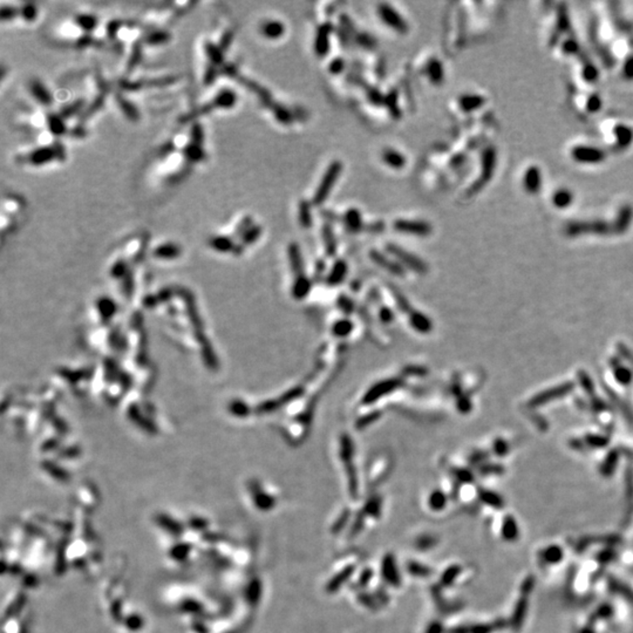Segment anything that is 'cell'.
I'll return each mask as SVG.
<instances>
[{"mask_svg":"<svg viewBox=\"0 0 633 633\" xmlns=\"http://www.w3.org/2000/svg\"><path fill=\"white\" fill-rule=\"evenodd\" d=\"M341 172H343V164L341 162L339 161H334L332 162L331 166L328 168L326 170L325 175L323 176L322 182H320L319 187L316 190L313 196V204L316 205H320L328 200L329 193L332 191L333 187H334L335 182L338 181L339 176H340Z\"/></svg>","mask_w":633,"mask_h":633,"instance_id":"cell-1","label":"cell"},{"mask_svg":"<svg viewBox=\"0 0 633 633\" xmlns=\"http://www.w3.org/2000/svg\"><path fill=\"white\" fill-rule=\"evenodd\" d=\"M379 16L383 23H386L389 27H392L393 29L401 33V34H406L409 29L408 24L405 22L404 18L388 4L379 5Z\"/></svg>","mask_w":633,"mask_h":633,"instance_id":"cell-2","label":"cell"},{"mask_svg":"<svg viewBox=\"0 0 633 633\" xmlns=\"http://www.w3.org/2000/svg\"><path fill=\"white\" fill-rule=\"evenodd\" d=\"M387 250H388L389 253H392L393 256L397 257L400 262H403V264L408 266V268L415 270L418 271L419 274H425L427 271V266L426 264L422 262L421 259H419L418 257L414 256V254L407 253L406 250L404 249L397 247L394 244H389L387 245Z\"/></svg>","mask_w":633,"mask_h":633,"instance_id":"cell-3","label":"cell"},{"mask_svg":"<svg viewBox=\"0 0 633 633\" xmlns=\"http://www.w3.org/2000/svg\"><path fill=\"white\" fill-rule=\"evenodd\" d=\"M394 229L400 232L410 233L415 236H428L431 232V227L427 222L424 221H410V220H398L394 223Z\"/></svg>","mask_w":633,"mask_h":633,"instance_id":"cell-4","label":"cell"},{"mask_svg":"<svg viewBox=\"0 0 633 633\" xmlns=\"http://www.w3.org/2000/svg\"><path fill=\"white\" fill-rule=\"evenodd\" d=\"M177 76H166L161 79H152V80H140V81H121V88L125 91H137V89L145 88V87H160L167 86L170 83H174L177 81Z\"/></svg>","mask_w":633,"mask_h":633,"instance_id":"cell-5","label":"cell"},{"mask_svg":"<svg viewBox=\"0 0 633 633\" xmlns=\"http://www.w3.org/2000/svg\"><path fill=\"white\" fill-rule=\"evenodd\" d=\"M332 33L331 24H324L318 28L314 40V51L319 58H324L329 52V37Z\"/></svg>","mask_w":633,"mask_h":633,"instance_id":"cell-6","label":"cell"},{"mask_svg":"<svg viewBox=\"0 0 633 633\" xmlns=\"http://www.w3.org/2000/svg\"><path fill=\"white\" fill-rule=\"evenodd\" d=\"M25 160L34 167L44 166V164L50 163L53 160H56L55 152H54L53 147H40V148L35 149V151L27 154Z\"/></svg>","mask_w":633,"mask_h":633,"instance_id":"cell-7","label":"cell"},{"mask_svg":"<svg viewBox=\"0 0 633 633\" xmlns=\"http://www.w3.org/2000/svg\"><path fill=\"white\" fill-rule=\"evenodd\" d=\"M29 89H31L32 95L44 106H51L53 102V98L49 92V89L44 86V83L40 80H32L29 83Z\"/></svg>","mask_w":633,"mask_h":633,"instance_id":"cell-8","label":"cell"},{"mask_svg":"<svg viewBox=\"0 0 633 633\" xmlns=\"http://www.w3.org/2000/svg\"><path fill=\"white\" fill-rule=\"evenodd\" d=\"M260 32L265 38L276 40L283 37L285 33V25L278 20H268L260 26Z\"/></svg>","mask_w":633,"mask_h":633,"instance_id":"cell-9","label":"cell"},{"mask_svg":"<svg viewBox=\"0 0 633 633\" xmlns=\"http://www.w3.org/2000/svg\"><path fill=\"white\" fill-rule=\"evenodd\" d=\"M214 100L216 104H217L218 109H230V108L236 106L237 94L229 88L222 89V91L217 93Z\"/></svg>","mask_w":633,"mask_h":633,"instance_id":"cell-10","label":"cell"},{"mask_svg":"<svg viewBox=\"0 0 633 633\" xmlns=\"http://www.w3.org/2000/svg\"><path fill=\"white\" fill-rule=\"evenodd\" d=\"M381 156H382L383 162L394 169H401L406 164V157L395 149L387 148L382 152Z\"/></svg>","mask_w":633,"mask_h":633,"instance_id":"cell-11","label":"cell"},{"mask_svg":"<svg viewBox=\"0 0 633 633\" xmlns=\"http://www.w3.org/2000/svg\"><path fill=\"white\" fill-rule=\"evenodd\" d=\"M183 154H184V157L187 158V161L190 162V163H197V162L205 160L206 157L203 147L193 142H189L185 145L184 148H183Z\"/></svg>","mask_w":633,"mask_h":633,"instance_id":"cell-12","label":"cell"},{"mask_svg":"<svg viewBox=\"0 0 633 633\" xmlns=\"http://www.w3.org/2000/svg\"><path fill=\"white\" fill-rule=\"evenodd\" d=\"M204 51H205L206 56L209 59V64L217 66V67H220L223 64L224 52L220 49L218 45L211 43V41H205L204 43Z\"/></svg>","mask_w":633,"mask_h":633,"instance_id":"cell-13","label":"cell"},{"mask_svg":"<svg viewBox=\"0 0 633 633\" xmlns=\"http://www.w3.org/2000/svg\"><path fill=\"white\" fill-rule=\"evenodd\" d=\"M115 100L118 102L119 107L121 108V110L124 112L125 115L127 116L129 120H131V121H137V120L140 119V114H139V110H137V108L135 107L130 101L127 100L125 97H122V94H119L118 93V94L115 95Z\"/></svg>","mask_w":633,"mask_h":633,"instance_id":"cell-14","label":"cell"},{"mask_svg":"<svg viewBox=\"0 0 633 633\" xmlns=\"http://www.w3.org/2000/svg\"><path fill=\"white\" fill-rule=\"evenodd\" d=\"M74 23H76V25L79 27V28L82 29V31H85L86 33H89L92 32L93 29L97 28L99 19L98 17L93 16V14L81 13V14H77Z\"/></svg>","mask_w":633,"mask_h":633,"instance_id":"cell-15","label":"cell"},{"mask_svg":"<svg viewBox=\"0 0 633 633\" xmlns=\"http://www.w3.org/2000/svg\"><path fill=\"white\" fill-rule=\"evenodd\" d=\"M426 72H427V76L430 77V80L431 82H434L435 85H439V83L443 81V67L439 60H430L427 64Z\"/></svg>","mask_w":633,"mask_h":633,"instance_id":"cell-16","label":"cell"},{"mask_svg":"<svg viewBox=\"0 0 633 633\" xmlns=\"http://www.w3.org/2000/svg\"><path fill=\"white\" fill-rule=\"evenodd\" d=\"M47 126H49L51 133L55 136H61V135L67 133V127H66L64 119L60 116V114H49L47 115Z\"/></svg>","mask_w":633,"mask_h":633,"instance_id":"cell-17","label":"cell"},{"mask_svg":"<svg viewBox=\"0 0 633 633\" xmlns=\"http://www.w3.org/2000/svg\"><path fill=\"white\" fill-rule=\"evenodd\" d=\"M345 226L351 231H359L362 228V218L359 210L350 209L344 215Z\"/></svg>","mask_w":633,"mask_h":633,"instance_id":"cell-18","label":"cell"},{"mask_svg":"<svg viewBox=\"0 0 633 633\" xmlns=\"http://www.w3.org/2000/svg\"><path fill=\"white\" fill-rule=\"evenodd\" d=\"M483 103H484V100L480 95H463L458 100V104L464 112H472V110L478 109Z\"/></svg>","mask_w":633,"mask_h":633,"instance_id":"cell-19","label":"cell"},{"mask_svg":"<svg viewBox=\"0 0 633 633\" xmlns=\"http://www.w3.org/2000/svg\"><path fill=\"white\" fill-rule=\"evenodd\" d=\"M170 33L167 31H163V29H158V31H152L149 33L147 37L143 39L145 44L147 45H152V46H157V45H163L167 44L168 41L170 40Z\"/></svg>","mask_w":633,"mask_h":633,"instance_id":"cell-20","label":"cell"},{"mask_svg":"<svg viewBox=\"0 0 633 633\" xmlns=\"http://www.w3.org/2000/svg\"><path fill=\"white\" fill-rule=\"evenodd\" d=\"M371 258L377 264H379L380 266H382V268H385V269L388 270V271H391L392 274L399 275L401 272L400 266H399L398 264L391 262V260H389L388 258H386L385 256H383V254H381L379 251H372Z\"/></svg>","mask_w":633,"mask_h":633,"instance_id":"cell-21","label":"cell"},{"mask_svg":"<svg viewBox=\"0 0 633 633\" xmlns=\"http://www.w3.org/2000/svg\"><path fill=\"white\" fill-rule=\"evenodd\" d=\"M270 108L274 110L276 119H277L280 124H284V125L291 124V121H292V114H291L286 108L280 106V104H276V103L270 104Z\"/></svg>","mask_w":633,"mask_h":633,"instance_id":"cell-22","label":"cell"},{"mask_svg":"<svg viewBox=\"0 0 633 633\" xmlns=\"http://www.w3.org/2000/svg\"><path fill=\"white\" fill-rule=\"evenodd\" d=\"M85 103H86L85 100L79 99V100L73 102V103L68 104V106L62 108L61 112H60V116H61L62 119H68L71 118V116L76 115V114L82 110V108L85 107Z\"/></svg>","mask_w":633,"mask_h":633,"instance_id":"cell-23","label":"cell"},{"mask_svg":"<svg viewBox=\"0 0 633 633\" xmlns=\"http://www.w3.org/2000/svg\"><path fill=\"white\" fill-rule=\"evenodd\" d=\"M299 221H301L302 226L304 228H310L312 224L311 206L305 201L299 203Z\"/></svg>","mask_w":633,"mask_h":633,"instance_id":"cell-24","label":"cell"},{"mask_svg":"<svg viewBox=\"0 0 633 633\" xmlns=\"http://www.w3.org/2000/svg\"><path fill=\"white\" fill-rule=\"evenodd\" d=\"M104 97H106V92H101L100 94L98 95V98L95 99L94 101H93V103L88 108H87L86 112L83 113L82 116H81V119H80L81 122L85 121L86 119L89 118V116H92L93 114H94L95 112H97V110H99L102 106H103Z\"/></svg>","mask_w":633,"mask_h":633,"instance_id":"cell-25","label":"cell"},{"mask_svg":"<svg viewBox=\"0 0 633 633\" xmlns=\"http://www.w3.org/2000/svg\"><path fill=\"white\" fill-rule=\"evenodd\" d=\"M289 254H290V259H291V264H292V268L296 270V271H301L302 272V268H303V263H302V256H301V251H299L298 245L291 244L289 248Z\"/></svg>","mask_w":633,"mask_h":633,"instance_id":"cell-26","label":"cell"},{"mask_svg":"<svg viewBox=\"0 0 633 633\" xmlns=\"http://www.w3.org/2000/svg\"><path fill=\"white\" fill-rule=\"evenodd\" d=\"M323 233H324V241H325L326 249H328V253L329 254H333L335 251V237H334V233H333L332 228L329 227V224H326V226L324 227Z\"/></svg>","mask_w":633,"mask_h":633,"instance_id":"cell-27","label":"cell"},{"mask_svg":"<svg viewBox=\"0 0 633 633\" xmlns=\"http://www.w3.org/2000/svg\"><path fill=\"white\" fill-rule=\"evenodd\" d=\"M141 58H142V47H141L140 43H135L133 50H131L130 58L128 60V71H133L139 65Z\"/></svg>","mask_w":633,"mask_h":633,"instance_id":"cell-28","label":"cell"},{"mask_svg":"<svg viewBox=\"0 0 633 633\" xmlns=\"http://www.w3.org/2000/svg\"><path fill=\"white\" fill-rule=\"evenodd\" d=\"M203 141H204V131H203L202 125L199 124V122L194 121V124L191 126V129H190V142L196 143V145L203 147Z\"/></svg>","mask_w":633,"mask_h":633,"instance_id":"cell-29","label":"cell"},{"mask_svg":"<svg viewBox=\"0 0 633 633\" xmlns=\"http://www.w3.org/2000/svg\"><path fill=\"white\" fill-rule=\"evenodd\" d=\"M345 274H346V264L343 260H339V262L335 263L334 268L332 270L331 276H329V280H331V283H339V280L343 279Z\"/></svg>","mask_w":633,"mask_h":633,"instance_id":"cell-30","label":"cell"},{"mask_svg":"<svg viewBox=\"0 0 633 633\" xmlns=\"http://www.w3.org/2000/svg\"><path fill=\"white\" fill-rule=\"evenodd\" d=\"M386 104L387 107L389 108V112L394 118H399L400 116V109L398 107V94L397 92H391L386 98Z\"/></svg>","mask_w":633,"mask_h":633,"instance_id":"cell-31","label":"cell"},{"mask_svg":"<svg viewBox=\"0 0 633 633\" xmlns=\"http://www.w3.org/2000/svg\"><path fill=\"white\" fill-rule=\"evenodd\" d=\"M217 76H218V67L212 64H209L206 66L205 73H204V77H203L204 85L211 86L216 81V79H217Z\"/></svg>","mask_w":633,"mask_h":633,"instance_id":"cell-32","label":"cell"},{"mask_svg":"<svg viewBox=\"0 0 633 633\" xmlns=\"http://www.w3.org/2000/svg\"><path fill=\"white\" fill-rule=\"evenodd\" d=\"M19 13L22 14V17L25 20H27V22H33V20L37 18L38 11L34 5L31 4V2H27V4H25L22 8H20Z\"/></svg>","mask_w":633,"mask_h":633,"instance_id":"cell-33","label":"cell"},{"mask_svg":"<svg viewBox=\"0 0 633 633\" xmlns=\"http://www.w3.org/2000/svg\"><path fill=\"white\" fill-rule=\"evenodd\" d=\"M121 27H122V22H120V20H110V22L107 24V27H106L107 35L110 39H114L116 37V34H118Z\"/></svg>","mask_w":633,"mask_h":633,"instance_id":"cell-34","label":"cell"},{"mask_svg":"<svg viewBox=\"0 0 633 633\" xmlns=\"http://www.w3.org/2000/svg\"><path fill=\"white\" fill-rule=\"evenodd\" d=\"M19 14V10L12 7V6H2L1 8V19L2 20H11L16 18Z\"/></svg>","mask_w":633,"mask_h":633,"instance_id":"cell-35","label":"cell"},{"mask_svg":"<svg viewBox=\"0 0 633 633\" xmlns=\"http://www.w3.org/2000/svg\"><path fill=\"white\" fill-rule=\"evenodd\" d=\"M232 40H233V33L231 31H228L223 34V37H222L218 46H220V49L223 51V52H227L231 43H232Z\"/></svg>","mask_w":633,"mask_h":633,"instance_id":"cell-36","label":"cell"},{"mask_svg":"<svg viewBox=\"0 0 633 633\" xmlns=\"http://www.w3.org/2000/svg\"><path fill=\"white\" fill-rule=\"evenodd\" d=\"M344 67H345V61H344V60L340 59V58H337V59L333 60L331 64H329V72H331L332 74H338V73H340V72L344 70Z\"/></svg>","mask_w":633,"mask_h":633,"instance_id":"cell-37","label":"cell"},{"mask_svg":"<svg viewBox=\"0 0 633 633\" xmlns=\"http://www.w3.org/2000/svg\"><path fill=\"white\" fill-rule=\"evenodd\" d=\"M260 232H262V229L260 227H253L251 229H249L247 232L244 233V239L247 242H253L254 239H257L259 237Z\"/></svg>","mask_w":633,"mask_h":633,"instance_id":"cell-38","label":"cell"},{"mask_svg":"<svg viewBox=\"0 0 633 633\" xmlns=\"http://www.w3.org/2000/svg\"><path fill=\"white\" fill-rule=\"evenodd\" d=\"M212 243L216 248L223 249V250H228L231 247V241L227 237H217V238L212 239Z\"/></svg>","mask_w":633,"mask_h":633,"instance_id":"cell-39","label":"cell"},{"mask_svg":"<svg viewBox=\"0 0 633 633\" xmlns=\"http://www.w3.org/2000/svg\"><path fill=\"white\" fill-rule=\"evenodd\" d=\"M358 41L362 47H365V49H372V47L374 46V44H376L374 43L373 38L367 34H360L358 38Z\"/></svg>","mask_w":633,"mask_h":633,"instance_id":"cell-40","label":"cell"},{"mask_svg":"<svg viewBox=\"0 0 633 633\" xmlns=\"http://www.w3.org/2000/svg\"><path fill=\"white\" fill-rule=\"evenodd\" d=\"M53 148H54V152H55L56 160L64 161L66 158V152H65L64 146H62L60 142H55V143H54Z\"/></svg>","mask_w":633,"mask_h":633,"instance_id":"cell-41","label":"cell"},{"mask_svg":"<svg viewBox=\"0 0 633 633\" xmlns=\"http://www.w3.org/2000/svg\"><path fill=\"white\" fill-rule=\"evenodd\" d=\"M368 98H370V100L373 102L374 104H380L381 102H382V100H383V98H382V95H381V93L378 91V89H374V88L372 89L370 93H368Z\"/></svg>","mask_w":633,"mask_h":633,"instance_id":"cell-42","label":"cell"},{"mask_svg":"<svg viewBox=\"0 0 633 633\" xmlns=\"http://www.w3.org/2000/svg\"><path fill=\"white\" fill-rule=\"evenodd\" d=\"M92 41H93V39H92L91 35H89L88 33H86L85 35H82V37H80L79 39H77L76 44H77V46H79V47H87V46H89V45L92 44Z\"/></svg>","mask_w":633,"mask_h":633,"instance_id":"cell-43","label":"cell"},{"mask_svg":"<svg viewBox=\"0 0 633 633\" xmlns=\"http://www.w3.org/2000/svg\"><path fill=\"white\" fill-rule=\"evenodd\" d=\"M350 331V325L349 323H339L335 326V332L337 334H346Z\"/></svg>","mask_w":633,"mask_h":633,"instance_id":"cell-44","label":"cell"},{"mask_svg":"<svg viewBox=\"0 0 633 633\" xmlns=\"http://www.w3.org/2000/svg\"><path fill=\"white\" fill-rule=\"evenodd\" d=\"M173 151H174V145H173V142H168V143H166V145H164L163 147H162V148H161V152H160V154H161L162 156H164V155L170 154V152H172Z\"/></svg>","mask_w":633,"mask_h":633,"instance_id":"cell-45","label":"cell"},{"mask_svg":"<svg viewBox=\"0 0 633 633\" xmlns=\"http://www.w3.org/2000/svg\"><path fill=\"white\" fill-rule=\"evenodd\" d=\"M70 133H71V135H73V136H76V137H83L86 135V130H85V128L76 127V128H74L72 131H70Z\"/></svg>","mask_w":633,"mask_h":633,"instance_id":"cell-46","label":"cell"}]
</instances>
